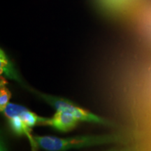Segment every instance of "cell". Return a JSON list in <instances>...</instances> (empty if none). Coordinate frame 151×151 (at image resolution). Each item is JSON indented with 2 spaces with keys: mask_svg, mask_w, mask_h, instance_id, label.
Wrapping results in <instances>:
<instances>
[{
  "mask_svg": "<svg viewBox=\"0 0 151 151\" xmlns=\"http://www.w3.org/2000/svg\"><path fill=\"white\" fill-rule=\"evenodd\" d=\"M33 91L36 95L44 100L49 105L54 107L56 110L67 111L75 116L79 120L101 124L104 125H111L110 122H109L108 120H105L103 118H101L90 111L81 108L80 106L67 99L44 94L42 92L36 91V90H33Z\"/></svg>",
  "mask_w": 151,
  "mask_h": 151,
  "instance_id": "cell-3",
  "label": "cell"
},
{
  "mask_svg": "<svg viewBox=\"0 0 151 151\" xmlns=\"http://www.w3.org/2000/svg\"><path fill=\"white\" fill-rule=\"evenodd\" d=\"M8 82L6 79L1 76L0 81V110L1 112L4 110L7 105L9 104V100L11 99V93L10 90L7 87Z\"/></svg>",
  "mask_w": 151,
  "mask_h": 151,
  "instance_id": "cell-6",
  "label": "cell"
},
{
  "mask_svg": "<svg viewBox=\"0 0 151 151\" xmlns=\"http://www.w3.org/2000/svg\"><path fill=\"white\" fill-rule=\"evenodd\" d=\"M0 71H1V75L6 76V78L11 80L16 81L21 86H24L23 81L21 80L20 76L17 72L15 69L14 64L11 62L8 58L6 56L4 52H1V64H0Z\"/></svg>",
  "mask_w": 151,
  "mask_h": 151,
  "instance_id": "cell-5",
  "label": "cell"
},
{
  "mask_svg": "<svg viewBox=\"0 0 151 151\" xmlns=\"http://www.w3.org/2000/svg\"><path fill=\"white\" fill-rule=\"evenodd\" d=\"M80 120L71 113L65 111L56 110L52 118L46 119L44 124L50 126L57 131L67 132L73 129Z\"/></svg>",
  "mask_w": 151,
  "mask_h": 151,
  "instance_id": "cell-4",
  "label": "cell"
},
{
  "mask_svg": "<svg viewBox=\"0 0 151 151\" xmlns=\"http://www.w3.org/2000/svg\"><path fill=\"white\" fill-rule=\"evenodd\" d=\"M38 148L46 151H67L87 147L99 146L116 142V135L76 136L67 138H58L50 136H33Z\"/></svg>",
  "mask_w": 151,
  "mask_h": 151,
  "instance_id": "cell-1",
  "label": "cell"
},
{
  "mask_svg": "<svg viewBox=\"0 0 151 151\" xmlns=\"http://www.w3.org/2000/svg\"><path fill=\"white\" fill-rule=\"evenodd\" d=\"M2 112L14 133L18 136L27 137L32 150H37L38 147L31 134V130L37 124H44L46 118L39 116L23 106L12 103H9Z\"/></svg>",
  "mask_w": 151,
  "mask_h": 151,
  "instance_id": "cell-2",
  "label": "cell"
}]
</instances>
